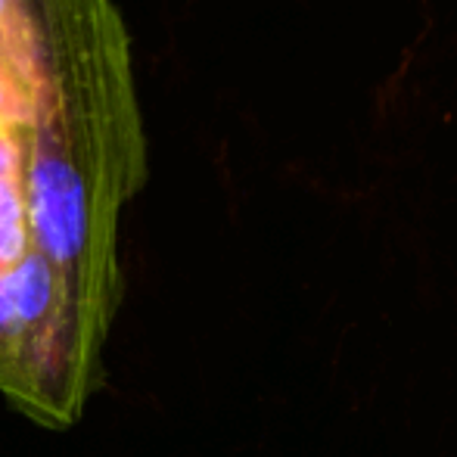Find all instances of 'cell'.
I'll list each match as a JSON object with an SVG mask.
<instances>
[{
  "label": "cell",
  "mask_w": 457,
  "mask_h": 457,
  "mask_svg": "<svg viewBox=\"0 0 457 457\" xmlns=\"http://www.w3.org/2000/svg\"><path fill=\"white\" fill-rule=\"evenodd\" d=\"M44 96L25 131L35 249L94 333L109 339L125 293L121 212L146 181L131 50L112 0H29Z\"/></svg>",
  "instance_id": "6da1fadb"
},
{
  "label": "cell",
  "mask_w": 457,
  "mask_h": 457,
  "mask_svg": "<svg viewBox=\"0 0 457 457\" xmlns=\"http://www.w3.org/2000/svg\"><path fill=\"white\" fill-rule=\"evenodd\" d=\"M37 106L41 100L25 91L22 81L0 60V131H29L35 125Z\"/></svg>",
  "instance_id": "7a4b0ae2"
}]
</instances>
